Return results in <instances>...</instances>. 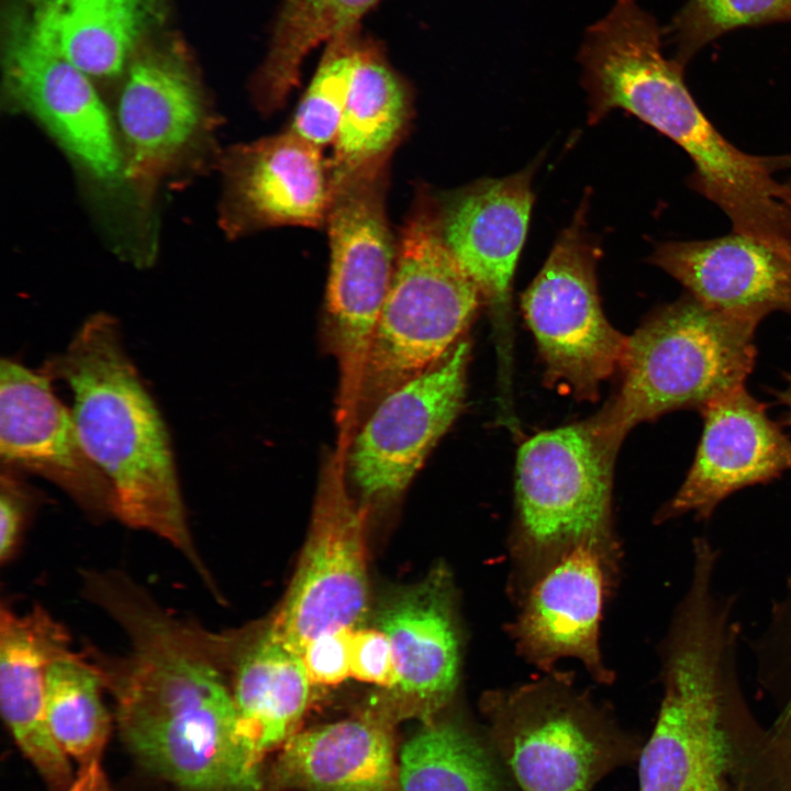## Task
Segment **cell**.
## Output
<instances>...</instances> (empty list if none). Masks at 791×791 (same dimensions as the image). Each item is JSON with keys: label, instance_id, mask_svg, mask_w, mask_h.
<instances>
[{"label": "cell", "instance_id": "cell-1", "mask_svg": "<svg viewBox=\"0 0 791 791\" xmlns=\"http://www.w3.org/2000/svg\"><path fill=\"white\" fill-rule=\"evenodd\" d=\"M225 654L185 628L147 633L105 668L121 738L168 791H257L259 758L238 733Z\"/></svg>", "mask_w": 791, "mask_h": 791}, {"label": "cell", "instance_id": "cell-2", "mask_svg": "<svg viewBox=\"0 0 791 791\" xmlns=\"http://www.w3.org/2000/svg\"><path fill=\"white\" fill-rule=\"evenodd\" d=\"M691 580L662 648L664 698L638 757L639 791H723L757 733L736 668L733 599L714 589L718 550L692 544ZM740 751V749H739Z\"/></svg>", "mask_w": 791, "mask_h": 791}, {"label": "cell", "instance_id": "cell-3", "mask_svg": "<svg viewBox=\"0 0 791 791\" xmlns=\"http://www.w3.org/2000/svg\"><path fill=\"white\" fill-rule=\"evenodd\" d=\"M43 370L71 391L79 438L111 486L115 519L168 542L212 589L188 524L168 430L116 321L105 313L88 317Z\"/></svg>", "mask_w": 791, "mask_h": 791}, {"label": "cell", "instance_id": "cell-4", "mask_svg": "<svg viewBox=\"0 0 791 791\" xmlns=\"http://www.w3.org/2000/svg\"><path fill=\"white\" fill-rule=\"evenodd\" d=\"M759 322L712 309L689 293L656 309L628 336L621 388L590 419L614 449L627 432L676 410H698L745 385Z\"/></svg>", "mask_w": 791, "mask_h": 791}, {"label": "cell", "instance_id": "cell-5", "mask_svg": "<svg viewBox=\"0 0 791 791\" xmlns=\"http://www.w3.org/2000/svg\"><path fill=\"white\" fill-rule=\"evenodd\" d=\"M481 301L442 237L435 194L421 186L400 230L393 277L366 359L361 400L379 401L437 364Z\"/></svg>", "mask_w": 791, "mask_h": 791}, {"label": "cell", "instance_id": "cell-6", "mask_svg": "<svg viewBox=\"0 0 791 791\" xmlns=\"http://www.w3.org/2000/svg\"><path fill=\"white\" fill-rule=\"evenodd\" d=\"M481 710L488 739L522 791H592L643 748L564 676L487 693Z\"/></svg>", "mask_w": 791, "mask_h": 791}, {"label": "cell", "instance_id": "cell-7", "mask_svg": "<svg viewBox=\"0 0 791 791\" xmlns=\"http://www.w3.org/2000/svg\"><path fill=\"white\" fill-rule=\"evenodd\" d=\"M389 161L375 160L332 179L325 301L339 360L342 428L356 423L369 346L397 261L398 239L386 207Z\"/></svg>", "mask_w": 791, "mask_h": 791}, {"label": "cell", "instance_id": "cell-8", "mask_svg": "<svg viewBox=\"0 0 791 791\" xmlns=\"http://www.w3.org/2000/svg\"><path fill=\"white\" fill-rule=\"evenodd\" d=\"M616 449L591 421L541 432L516 463L515 550L534 579L576 545L614 541L612 475Z\"/></svg>", "mask_w": 791, "mask_h": 791}, {"label": "cell", "instance_id": "cell-9", "mask_svg": "<svg viewBox=\"0 0 791 791\" xmlns=\"http://www.w3.org/2000/svg\"><path fill=\"white\" fill-rule=\"evenodd\" d=\"M588 201L557 238L522 296V310L547 377L579 399L594 400L600 385L621 369L628 336L606 320L600 303V249L586 231Z\"/></svg>", "mask_w": 791, "mask_h": 791}, {"label": "cell", "instance_id": "cell-10", "mask_svg": "<svg viewBox=\"0 0 791 791\" xmlns=\"http://www.w3.org/2000/svg\"><path fill=\"white\" fill-rule=\"evenodd\" d=\"M345 461L336 450L322 468L298 568L265 632L299 656L324 633L361 628L368 612L367 510L347 490Z\"/></svg>", "mask_w": 791, "mask_h": 791}, {"label": "cell", "instance_id": "cell-11", "mask_svg": "<svg viewBox=\"0 0 791 791\" xmlns=\"http://www.w3.org/2000/svg\"><path fill=\"white\" fill-rule=\"evenodd\" d=\"M468 359L469 343L459 341L378 401L346 455L365 497L393 498L410 484L463 408Z\"/></svg>", "mask_w": 791, "mask_h": 791}, {"label": "cell", "instance_id": "cell-12", "mask_svg": "<svg viewBox=\"0 0 791 791\" xmlns=\"http://www.w3.org/2000/svg\"><path fill=\"white\" fill-rule=\"evenodd\" d=\"M52 377L11 359L0 366V457L3 467L40 476L102 522L114 516L111 486L86 453Z\"/></svg>", "mask_w": 791, "mask_h": 791}, {"label": "cell", "instance_id": "cell-13", "mask_svg": "<svg viewBox=\"0 0 791 791\" xmlns=\"http://www.w3.org/2000/svg\"><path fill=\"white\" fill-rule=\"evenodd\" d=\"M615 557L614 541L580 543L534 579L511 625L516 647L528 661L547 670L571 657L598 681L612 680L602 661L599 634Z\"/></svg>", "mask_w": 791, "mask_h": 791}, {"label": "cell", "instance_id": "cell-14", "mask_svg": "<svg viewBox=\"0 0 791 791\" xmlns=\"http://www.w3.org/2000/svg\"><path fill=\"white\" fill-rule=\"evenodd\" d=\"M700 413L703 427L693 463L678 491L655 516L658 523L688 513L709 520L734 492L791 472V437L745 386Z\"/></svg>", "mask_w": 791, "mask_h": 791}, {"label": "cell", "instance_id": "cell-15", "mask_svg": "<svg viewBox=\"0 0 791 791\" xmlns=\"http://www.w3.org/2000/svg\"><path fill=\"white\" fill-rule=\"evenodd\" d=\"M448 571L432 570L398 592L377 614V628L389 638L396 683L383 690L379 713L391 721L438 717L455 695L459 672V634Z\"/></svg>", "mask_w": 791, "mask_h": 791}, {"label": "cell", "instance_id": "cell-16", "mask_svg": "<svg viewBox=\"0 0 791 791\" xmlns=\"http://www.w3.org/2000/svg\"><path fill=\"white\" fill-rule=\"evenodd\" d=\"M11 93L96 178H119L122 161L107 109L90 77L47 47L29 18L11 24L4 58Z\"/></svg>", "mask_w": 791, "mask_h": 791}, {"label": "cell", "instance_id": "cell-17", "mask_svg": "<svg viewBox=\"0 0 791 791\" xmlns=\"http://www.w3.org/2000/svg\"><path fill=\"white\" fill-rule=\"evenodd\" d=\"M226 223L235 234L278 226H325L330 159L290 131L232 149L225 160Z\"/></svg>", "mask_w": 791, "mask_h": 791}, {"label": "cell", "instance_id": "cell-18", "mask_svg": "<svg viewBox=\"0 0 791 791\" xmlns=\"http://www.w3.org/2000/svg\"><path fill=\"white\" fill-rule=\"evenodd\" d=\"M535 165L435 194L442 237L491 310L505 317L528 226Z\"/></svg>", "mask_w": 791, "mask_h": 791}, {"label": "cell", "instance_id": "cell-19", "mask_svg": "<svg viewBox=\"0 0 791 791\" xmlns=\"http://www.w3.org/2000/svg\"><path fill=\"white\" fill-rule=\"evenodd\" d=\"M71 650L68 630L43 606L20 613L0 606V706L22 754L49 791L74 780L69 757L54 739L46 716V676L51 664Z\"/></svg>", "mask_w": 791, "mask_h": 791}, {"label": "cell", "instance_id": "cell-20", "mask_svg": "<svg viewBox=\"0 0 791 791\" xmlns=\"http://www.w3.org/2000/svg\"><path fill=\"white\" fill-rule=\"evenodd\" d=\"M650 263L717 311L759 323L772 312L791 315V255L751 237L667 242Z\"/></svg>", "mask_w": 791, "mask_h": 791}, {"label": "cell", "instance_id": "cell-21", "mask_svg": "<svg viewBox=\"0 0 791 791\" xmlns=\"http://www.w3.org/2000/svg\"><path fill=\"white\" fill-rule=\"evenodd\" d=\"M129 152L126 171L141 180L187 145L201 120L196 83L177 52L154 48L131 65L118 108Z\"/></svg>", "mask_w": 791, "mask_h": 791}, {"label": "cell", "instance_id": "cell-22", "mask_svg": "<svg viewBox=\"0 0 791 791\" xmlns=\"http://www.w3.org/2000/svg\"><path fill=\"white\" fill-rule=\"evenodd\" d=\"M391 723L370 712L294 733L275 766V784L307 791H396Z\"/></svg>", "mask_w": 791, "mask_h": 791}, {"label": "cell", "instance_id": "cell-23", "mask_svg": "<svg viewBox=\"0 0 791 791\" xmlns=\"http://www.w3.org/2000/svg\"><path fill=\"white\" fill-rule=\"evenodd\" d=\"M159 9L158 0H41L27 18L47 47L102 78L121 73Z\"/></svg>", "mask_w": 791, "mask_h": 791}, {"label": "cell", "instance_id": "cell-24", "mask_svg": "<svg viewBox=\"0 0 791 791\" xmlns=\"http://www.w3.org/2000/svg\"><path fill=\"white\" fill-rule=\"evenodd\" d=\"M413 114L405 81L377 44L361 43L349 94L333 142L332 178L368 163L391 158Z\"/></svg>", "mask_w": 791, "mask_h": 791}, {"label": "cell", "instance_id": "cell-25", "mask_svg": "<svg viewBox=\"0 0 791 791\" xmlns=\"http://www.w3.org/2000/svg\"><path fill=\"white\" fill-rule=\"evenodd\" d=\"M311 686L301 657L265 633L239 655L232 689L238 733L259 758L294 734Z\"/></svg>", "mask_w": 791, "mask_h": 791}, {"label": "cell", "instance_id": "cell-26", "mask_svg": "<svg viewBox=\"0 0 791 791\" xmlns=\"http://www.w3.org/2000/svg\"><path fill=\"white\" fill-rule=\"evenodd\" d=\"M501 765L489 739L437 717L403 744L396 791H508Z\"/></svg>", "mask_w": 791, "mask_h": 791}, {"label": "cell", "instance_id": "cell-27", "mask_svg": "<svg viewBox=\"0 0 791 791\" xmlns=\"http://www.w3.org/2000/svg\"><path fill=\"white\" fill-rule=\"evenodd\" d=\"M379 0H283L267 55L253 82L264 114L281 109L298 87L307 56L320 44L358 26Z\"/></svg>", "mask_w": 791, "mask_h": 791}, {"label": "cell", "instance_id": "cell-28", "mask_svg": "<svg viewBox=\"0 0 791 791\" xmlns=\"http://www.w3.org/2000/svg\"><path fill=\"white\" fill-rule=\"evenodd\" d=\"M103 682L86 650L54 660L46 676V716L51 733L69 758L82 765L101 758L111 732Z\"/></svg>", "mask_w": 791, "mask_h": 791}, {"label": "cell", "instance_id": "cell-29", "mask_svg": "<svg viewBox=\"0 0 791 791\" xmlns=\"http://www.w3.org/2000/svg\"><path fill=\"white\" fill-rule=\"evenodd\" d=\"M755 653L758 680L779 700L780 711L760 734L751 766L768 791H791V576Z\"/></svg>", "mask_w": 791, "mask_h": 791}, {"label": "cell", "instance_id": "cell-30", "mask_svg": "<svg viewBox=\"0 0 791 791\" xmlns=\"http://www.w3.org/2000/svg\"><path fill=\"white\" fill-rule=\"evenodd\" d=\"M358 26L327 44L288 131L323 148L334 142L359 59Z\"/></svg>", "mask_w": 791, "mask_h": 791}, {"label": "cell", "instance_id": "cell-31", "mask_svg": "<svg viewBox=\"0 0 791 791\" xmlns=\"http://www.w3.org/2000/svg\"><path fill=\"white\" fill-rule=\"evenodd\" d=\"M791 21V0H690L669 30L684 64L698 48L743 25Z\"/></svg>", "mask_w": 791, "mask_h": 791}, {"label": "cell", "instance_id": "cell-32", "mask_svg": "<svg viewBox=\"0 0 791 791\" xmlns=\"http://www.w3.org/2000/svg\"><path fill=\"white\" fill-rule=\"evenodd\" d=\"M34 491L18 471L1 468L0 475V562H10L23 539L27 522L36 504Z\"/></svg>", "mask_w": 791, "mask_h": 791}, {"label": "cell", "instance_id": "cell-33", "mask_svg": "<svg viewBox=\"0 0 791 791\" xmlns=\"http://www.w3.org/2000/svg\"><path fill=\"white\" fill-rule=\"evenodd\" d=\"M354 631L341 628L324 633L304 647L300 657L312 684L336 686L352 677L350 656Z\"/></svg>", "mask_w": 791, "mask_h": 791}, {"label": "cell", "instance_id": "cell-34", "mask_svg": "<svg viewBox=\"0 0 791 791\" xmlns=\"http://www.w3.org/2000/svg\"><path fill=\"white\" fill-rule=\"evenodd\" d=\"M352 677L359 681L391 689L396 683V668L390 640L379 628L354 631L350 656Z\"/></svg>", "mask_w": 791, "mask_h": 791}, {"label": "cell", "instance_id": "cell-35", "mask_svg": "<svg viewBox=\"0 0 791 791\" xmlns=\"http://www.w3.org/2000/svg\"><path fill=\"white\" fill-rule=\"evenodd\" d=\"M65 791H112L100 758L80 765L79 772Z\"/></svg>", "mask_w": 791, "mask_h": 791}, {"label": "cell", "instance_id": "cell-36", "mask_svg": "<svg viewBox=\"0 0 791 791\" xmlns=\"http://www.w3.org/2000/svg\"><path fill=\"white\" fill-rule=\"evenodd\" d=\"M786 386L780 390H771L777 402L783 406L781 424L791 426V374H783Z\"/></svg>", "mask_w": 791, "mask_h": 791}, {"label": "cell", "instance_id": "cell-37", "mask_svg": "<svg viewBox=\"0 0 791 791\" xmlns=\"http://www.w3.org/2000/svg\"><path fill=\"white\" fill-rule=\"evenodd\" d=\"M784 167H790V168H791V156L788 157V158H784ZM784 189H786V200H787V203H788L789 207L791 208V175H790V178H789L788 182L784 185Z\"/></svg>", "mask_w": 791, "mask_h": 791}, {"label": "cell", "instance_id": "cell-38", "mask_svg": "<svg viewBox=\"0 0 791 791\" xmlns=\"http://www.w3.org/2000/svg\"><path fill=\"white\" fill-rule=\"evenodd\" d=\"M700 791H710V790H700Z\"/></svg>", "mask_w": 791, "mask_h": 791}]
</instances>
